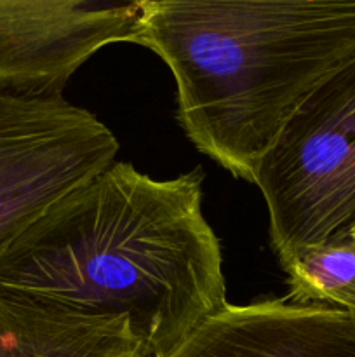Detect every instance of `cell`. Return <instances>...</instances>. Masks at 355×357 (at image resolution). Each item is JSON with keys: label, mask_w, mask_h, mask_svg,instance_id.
Masks as SVG:
<instances>
[{"label": "cell", "mask_w": 355, "mask_h": 357, "mask_svg": "<svg viewBox=\"0 0 355 357\" xmlns=\"http://www.w3.org/2000/svg\"><path fill=\"white\" fill-rule=\"evenodd\" d=\"M200 167L155 180L111 162L0 248V288L131 321L162 357L226 305Z\"/></svg>", "instance_id": "6da1fadb"}, {"label": "cell", "mask_w": 355, "mask_h": 357, "mask_svg": "<svg viewBox=\"0 0 355 357\" xmlns=\"http://www.w3.org/2000/svg\"><path fill=\"white\" fill-rule=\"evenodd\" d=\"M134 2L131 42L169 66L181 128L251 183L292 112L355 59V0Z\"/></svg>", "instance_id": "7a4b0ae2"}, {"label": "cell", "mask_w": 355, "mask_h": 357, "mask_svg": "<svg viewBox=\"0 0 355 357\" xmlns=\"http://www.w3.org/2000/svg\"><path fill=\"white\" fill-rule=\"evenodd\" d=\"M254 183L284 267L299 250L355 229V59L320 84L284 122Z\"/></svg>", "instance_id": "3957f363"}, {"label": "cell", "mask_w": 355, "mask_h": 357, "mask_svg": "<svg viewBox=\"0 0 355 357\" xmlns=\"http://www.w3.org/2000/svg\"><path fill=\"white\" fill-rule=\"evenodd\" d=\"M117 152L113 132L86 108L0 89V248Z\"/></svg>", "instance_id": "277c9868"}, {"label": "cell", "mask_w": 355, "mask_h": 357, "mask_svg": "<svg viewBox=\"0 0 355 357\" xmlns=\"http://www.w3.org/2000/svg\"><path fill=\"white\" fill-rule=\"evenodd\" d=\"M134 0H0V89L63 96L100 49L131 42Z\"/></svg>", "instance_id": "5b68a950"}, {"label": "cell", "mask_w": 355, "mask_h": 357, "mask_svg": "<svg viewBox=\"0 0 355 357\" xmlns=\"http://www.w3.org/2000/svg\"><path fill=\"white\" fill-rule=\"evenodd\" d=\"M162 357H355V314L285 296L226 303Z\"/></svg>", "instance_id": "8992f818"}, {"label": "cell", "mask_w": 355, "mask_h": 357, "mask_svg": "<svg viewBox=\"0 0 355 357\" xmlns=\"http://www.w3.org/2000/svg\"><path fill=\"white\" fill-rule=\"evenodd\" d=\"M0 357H152L131 321L0 288Z\"/></svg>", "instance_id": "52a82bcc"}, {"label": "cell", "mask_w": 355, "mask_h": 357, "mask_svg": "<svg viewBox=\"0 0 355 357\" xmlns=\"http://www.w3.org/2000/svg\"><path fill=\"white\" fill-rule=\"evenodd\" d=\"M289 293L301 305H331L355 314V241L352 236L299 250L284 265Z\"/></svg>", "instance_id": "ba28073f"}, {"label": "cell", "mask_w": 355, "mask_h": 357, "mask_svg": "<svg viewBox=\"0 0 355 357\" xmlns=\"http://www.w3.org/2000/svg\"><path fill=\"white\" fill-rule=\"evenodd\" d=\"M350 236H352V239H354V241H355V229H354V230H352V232H350Z\"/></svg>", "instance_id": "9c48e42d"}]
</instances>
